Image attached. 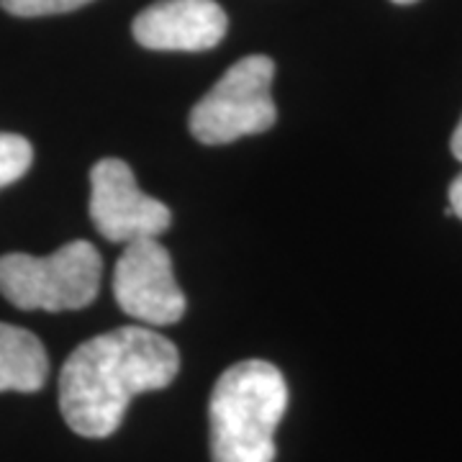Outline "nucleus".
Instances as JSON below:
<instances>
[{
	"mask_svg": "<svg viewBox=\"0 0 462 462\" xmlns=\"http://www.w3.org/2000/svg\"><path fill=\"white\" fill-rule=\"evenodd\" d=\"M393 3H398V5H411L416 0H393Z\"/></svg>",
	"mask_w": 462,
	"mask_h": 462,
	"instance_id": "ddd939ff",
	"label": "nucleus"
},
{
	"mask_svg": "<svg viewBox=\"0 0 462 462\" xmlns=\"http://www.w3.org/2000/svg\"><path fill=\"white\" fill-rule=\"evenodd\" d=\"M452 154H455V160L462 162V118L460 124H457V129H455V134H452Z\"/></svg>",
	"mask_w": 462,
	"mask_h": 462,
	"instance_id": "f8f14e48",
	"label": "nucleus"
},
{
	"mask_svg": "<svg viewBox=\"0 0 462 462\" xmlns=\"http://www.w3.org/2000/svg\"><path fill=\"white\" fill-rule=\"evenodd\" d=\"M180 370V352L144 327L106 331L78 346L60 373V411L67 427L88 437H111L134 396L162 391Z\"/></svg>",
	"mask_w": 462,
	"mask_h": 462,
	"instance_id": "f257e3e1",
	"label": "nucleus"
},
{
	"mask_svg": "<svg viewBox=\"0 0 462 462\" xmlns=\"http://www.w3.org/2000/svg\"><path fill=\"white\" fill-rule=\"evenodd\" d=\"M88 3L90 0H0L3 11L21 18L57 16V14H67V11H78Z\"/></svg>",
	"mask_w": 462,
	"mask_h": 462,
	"instance_id": "9d476101",
	"label": "nucleus"
},
{
	"mask_svg": "<svg viewBox=\"0 0 462 462\" xmlns=\"http://www.w3.org/2000/svg\"><path fill=\"white\" fill-rule=\"evenodd\" d=\"M229 21L216 0H157L134 18V39L154 51H206L226 36Z\"/></svg>",
	"mask_w": 462,
	"mask_h": 462,
	"instance_id": "0eeeda50",
	"label": "nucleus"
},
{
	"mask_svg": "<svg viewBox=\"0 0 462 462\" xmlns=\"http://www.w3.org/2000/svg\"><path fill=\"white\" fill-rule=\"evenodd\" d=\"M90 218L108 242L157 239L172 216L162 200L149 199L124 160H100L90 170Z\"/></svg>",
	"mask_w": 462,
	"mask_h": 462,
	"instance_id": "423d86ee",
	"label": "nucleus"
},
{
	"mask_svg": "<svg viewBox=\"0 0 462 462\" xmlns=\"http://www.w3.org/2000/svg\"><path fill=\"white\" fill-rule=\"evenodd\" d=\"M275 62L252 54L231 65L224 78L193 106L190 134L200 144H229L242 136L267 132L278 108L273 100Z\"/></svg>",
	"mask_w": 462,
	"mask_h": 462,
	"instance_id": "20e7f679",
	"label": "nucleus"
},
{
	"mask_svg": "<svg viewBox=\"0 0 462 462\" xmlns=\"http://www.w3.org/2000/svg\"><path fill=\"white\" fill-rule=\"evenodd\" d=\"M449 214L462 218V172L449 185Z\"/></svg>",
	"mask_w": 462,
	"mask_h": 462,
	"instance_id": "9b49d317",
	"label": "nucleus"
},
{
	"mask_svg": "<svg viewBox=\"0 0 462 462\" xmlns=\"http://www.w3.org/2000/svg\"><path fill=\"white\" fill-rule=\"evenodd\" d=\"M103 260L90 242H69L47 257L11 252L0 257V293L23 311H78L100 288Z\"/></svg>",
	"mask_w": 462,
	"mask_h": 462,
	"instance_id": "7ed1b4c3",
	"label": "nucleus"
},
{
	"mask_svg": "<svg viewBox=\"0 0 462 462\" xmlns=\"http://www.w3.org/2000/svg\"><path fill=\"white\" fill-rule=\"evenodd\" d=\"M50 375L47 349L32 331L0 321V393H33Z\"/></svg>",
	"mask_w": 462,
	"mask_h": 462,
	"instance_id": "6e6552de",
	"label": "nucleus"
},
{
	"mask_svg": "<svg viewBox=\"0 0 462 462\" xmlns=\"http://www.w3.org/2000/svg\"><path fill=\"white\" fill-rule=\"evenodd\" d=\"M118 309L149 327L178 324L185 314V296L175 281L172 260L154 236L129 242L114 270Z\"/></svg>",
	"mask_w": 462,
	"mask_h": 462,
	"instance_id": "39448f33",
	"label": "nucleus"
},
{
	"mask_svg": "<svg viewBox=\"0 0 462 462\" xmlns=\"http://www.w3.org/2000/svg\"><path fill=\"white\" fill-rule=\"evenodd\" d=\"M33 162L32 142L21 134L0 132V188L21 180Z\"/></svg>",
	"mask_w": 462,
	"mask_h": 462,
	"instance_id": "1a4fd4ad",
	"label": "nucleus"
},
{
	"mask_svg": "<svg viewBox=\"0 0 462 462\" xmlns=\"http://www.w3.org/2000/svg\"><path fill=\"white\" fill-rule=\"evenodd\" d=\"M288 409V385L282 373L264 360L231 365L216 380L211 419L214 462H273L275 431Z\"/></svg>",
	"mask_w": 462,
	"mask_h": 462,
	"instance_id": "f03ea898",
	"label": "nucleus"
}]
</instances>
